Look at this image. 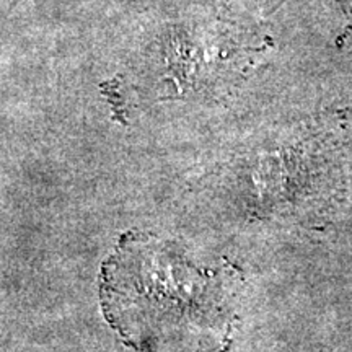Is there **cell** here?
Returning a JSON list of instances; mask_svg holds the SVG:
<instances>
[{
  "label": "cell",
  "instance_id": "cell-1",
  "mask_svg": "<svg viewBox=\"0 0 352 352\" xmlns=\"http://www.w3.org/2000/svg\"><path fill=\"white\" fill-rule=\"evenodd\" d=\"M208 280L152 241H127L109 263L103 302L111 324L147 352H219L227 324Z\"/></svg>",
  "mask_w": 352,
  "mask_h": 352
}]
</instances>
